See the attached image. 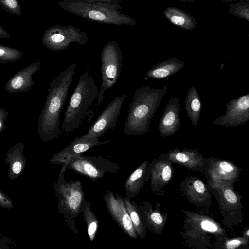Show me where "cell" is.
I'll list each match as a JSON object with an SVG mask.
<instances>
[{
  "label": "cell",
  "mask_w": 249,
  "mask_h": 249,
  "mask_svg": "<svg viewBox=\"0 0 249 249\" xmlns=\"http://www.w3.org/2000/svg\"><path fill=\"white\" fill-rule=\"evenodd\" d=\"M0 208L12 209L14 208L13 202L9 196L0 189Z\"/></svg>",
  "instance_id": "obj_33"
},
{
  "label": "cell",
  "mask_w": 249,
  "mask_h": 249,
  "mask_svg": "<svg viewBox=\"0 0 249 249\" xmlns=\"http://www.w3.org/2000/svg\"><path fill=\"white\" fill-rule=\"evenodd\" d=\"M126 95L116 97L94 121L88 132L78 137L86 141H96L107 131L115 128Z\"/></svg>",
  "instance_id": "obj_10"
},
{
  "label": "cell",
  "mask_w": 249,
  "mask_h": 249,
  "mask_svg": "<svg viewBox=\"0 0 249 249\" xmlns=\"http://www.w3.org/2000/svg\"><path fill=\"white\" fill-rule=\"evenodd\" d=\"M23 56V52L21 50L0 44V63L15 62Z\"/></svg>",
  "instance_id": "obj_29"
},
{
  "label": "cell",
  "mask_w": 249,
  "mask_h": 249,
  "mask_svg": "<svg viewBox=\"0 0 249 249\" xmlns=\"http://www.w3.org/2000/svg\"><path fill=\"white\" fill-rule=\"evenodd\" d=\"M180 110L179 97L174 96L165 106L159 123L158 129L160 136L172 135L179 129Z\"/></svg>",
  "instance_id": "obj_18"
},
{
  "label": "cell",
  "mask_w": 249,
  "mask_h": 249,
  "mask_svg": "<svg viewBox=\"0 0 249 249\" xmlns=\"http://www.w3.org/2000/svg\"><path fill=\"white\" fill-rule=\"evenodd\" d=\"M215 195L224 219L223 223L229 228L242 222L241 197L233 188V184L208 183Z\"/></svg>",
  "instance_id": "obj_7"
},
{
  "label": "cell",
  "mask_w": 249,
  "mask_h": 249,
  "mask_svg": "<svg viewBox=\"0 0 249 249\" xmlns=\"http://www.w3.org/2000/svg\"><path fill=\"white\" fill-rule=\"evenodd\" d=\"M167 90L165 84L159 88L142 86L135 92L125 122V135H141L148 131L150 121Z\"/></svg>",
  "instance_id": "obj_2"
},
{
  "label": "cell",
  "mask_w": 249,
  "mask_h": 249,
  "mask_svg": "<svg viewBox=\"0 0 249 249\" xmlns=\"http://www.w3.org/2000/svg\"><path fill=\"white\" fill-rule=\"evenodd\" d=\"M87 34L73 25H54L48 28L43 33L41 41L43 45L52 51L66 49L72 43L81 45L87 43Z\"/></svg>",
  "instance_id": "obj_9"
},
{
  "label": "cell",
  "mask_w": 249,
  "mask_h": 249,
  "mask_svg": "<svg viewBox=\"0 0 249 249\" xmlns=\"http://www.w3.org/2000/svg\"><path fill=\"white\" fill-rule=\"evenodd\" d=\"M106 207L113 220L119 226L124 233L133 239L138 238L129 214L124 205V199L118 194L107 189L103 196Z\"/></svg>",
  "instance_id": "obj_12"
},
{
  "label": "cell",
  "mask_w": 249,
  "mask_h": 249,
  "mask_svg": "<svg viewBox=\"0 0 249 249\" xmlns=\"http://www.w3.org/2000/svg\"><path fill=\"white\" fill-rule=\"evenodd\" d=\"M66 163V170L71 169L96 181L107 173H117L120 166L101 156H90L80 154L74 156Z\"/></svg>",
  "instance_id": "obj_8"
},
{
  "label": "cell",
  "mask_w": 249,
  "mask_h": 249,
  "mask_svg": "<svg viewBox=\"0 0 249 249\" xmlns=\"http://www.w3.org/2000/svg\"><path fill=\"white\" fill-rule=\"evenodd\" d=\"M183 211L185 215L184 233L187 237L196 239L211 234L219 238L226 237L225 230L213 219L196 213Z\"/></svg>",
  "instance_id": "obj_11"
},
{
  "label": "cell",
  "mask_w": 249,
  "mask_h": 249,
  "mask_svg": "<svg viewBox=\"0 0 249 249\" xmlns=\"http://www.w3.org/2000/svg\"><path fill=\"white\" fill-rule=\"evenodd\" d=\"M158 158L198 172H204L208 162V159H205L198 149H175L161 154Z\"/></svg>",
  "instance_id": "obj_15"
},
{
  "label": "cell",
  "mask_w": 249,
  "mask_h": 249,
  "mask_svg": "<svg viewBox=\"0 0 249 249\" xmlns=\"http://www.w3.org/2000/svg\"><path fill=\"white\" fill-rule=\"evenodd\" d=\"M151 163L145 160L128 177L124 183L126 197L132 199L137 196L150 178Z\"/></svg>",
  "instance_id": "obj_22"
},
{
  "label": "cell",
  "mask_w": 249,
  "mask_h": 249,
  "mask_svg": "<svg viewBox=\"0 0 249 249\" xmlns=\"http://www.w3.org/2000/svg\"><path fill=\"white\" fill-rule=\"evenodd\" d=\"M228 12L249 21V0H239L234 3L230 4Z\"/></svg>",
  "instance_id": "obj_30"
},
{
  "label": "cell",
  "mask_w": 249,
  "mask_h": 249,
  "mask_svg": "<svg viewBox=\"0 0 249 249\" xmlns=\"http://www.w3.org/2000/svg\"><path fill=\"white\" fill-rule=\"evenodd\" d=\"M12 242L9 238L3 237L1 234L0 233V249H11L9 246L12 244Z\"/></svg>",
  "instance_id": "obj_36"
},
{
  "label": "cell",
  "mask_w": 249,
  "mask_h": 249,
  "mask_svg": "<svg viewBox=\"0 0 249 249\" xmlns=\"http://www.w3.org/2000/svg\"><path fill=\"white\" fill-rule=\"evenodd\" d=\"M24 145L18 142L11 147L6 154L5 163L8 165V177L10 180L16 179L24 171L27 160L23 151Z\"/></svg>",
  "instance_id": "obj_23"
},
{
  "label": "cell",
  "mask_w": 249,
  "mask_h": 249,
  "mask_svg": "<svg viewBox=\"0 0 249 249\" xmlns=\"http://www.w3.org/2000/svg\"><path fill=\"white\" fill-rule=\"evenodd\" d=\"M0 7L8 13L20 16L21 8L18 0H0Z\"/></svg>",
  "instance_id": "obj_31"
},
{
  "label": "cell",
  "mask_w": 249,
  "mask_h": 249,
  "mask_svg": "<svg viewBox=\"0 0 249 249\" xmlns=\"http://www.w3.org/2000/svg\"><path fill=\"white\" fill-rule=\"evenodd\" d=\"M163 14L172 24L187 31H193L197 26L196 18L189 13L175 7H167Z\"/></svg>",
  "instance_id": "obj_25"
},
{
  "label": "cell",
  "mask_w": 249,
  "mask_h": 249,
  "mask_svg": "<svg viewBox=\"0 0 249 249\" xmlns=\"http://www.w3.org/2000/svg\"><path fill=\"white\" fill-rule=\"evenodd\" d=\"M10 35L8 31L3 27L0 26V38H8Z\"/></svg>",
  "instance_id": "obj_37"
},
{
  "label": "cell",
  "mask_w": 249,
  "mask_h": 249,
  "mask_svg": "<svg viewBox=\"0 0 249 249\" xmlns=\"http://www.w3.org/2000/svg\"><path fill=\"white\" fill-rule=\"evenodd\" d=\"M81 212L87 225V233L91 242L94 240L98 229V220L92 211L91 204L89 201L84 199L81 206Z\"/></svg>",
  "instance_id": "obj_28"
},
{
  "label": "cell",
  "mask_w": 249,
  "mask_h": 249,
  "mask_svg": "<svg viewBox=\"0 0 249 249\" xmlns=\"http://www.w3.org/2000/svg\"><path fill=\"white\" fill-rule=\"evenodd\" d=\"M8 115V113L6 110L0 107V133L5 129L4 122L7 119Z\"/></svg>",
  "instance_id": "obj_35"
},
{
  "label": "cell",
  "mask_w": 249,
  "mask_h": 249,
  "mask_svg": "<svg viewBox=\"0 0 249 249\" xmlns=\"http://www.w3.org/2000/svg\"><path fill=\"white\" fill-rule=\"evenodd\" d=\"M111 141V140L86 141L76 137L70 144L54 154L50 161L53 164L63 165L74 156L82 154L95 146L107 144Z\"/></svg>",
  "instance_id": "obj_19"
},
{
  "label": "cell",
  "mask_w": 249,
  "mask_h": 249,
  "mask_svg": "<svg viewBox=\"0 0 249 249\" xmlns=\"http://www.w3.org/2000/svg\"><path fill=\"white\" fill-rule=\"evenodd\" d=\"M59 5L76 16L101 23L117 25L136 26L137 20L126 14H122L115 6L82 0H62Z\"/></svg>",
  "instance_id": "obj_5"
},
{
  "label": "cell",
  "mask_w": 249,
  "mask_h": 249,
  "mask_svg": "<svg viewBox=\"0 0 249 249\" xmlns=\"http://www.w3.org/2000/svg\"><path fill=\"white\" fill-rule=\"evenodd\" d=\"M137 208L147 231L156 235L160 234L167 222V214L160 212L158 207L153 209L152 204L146 201L137 205Z\"/></svg>",
  "instance_id": "obj_21"
},
{
  "label": "cell",
  "mask_w": 249,
  "mask_h": 249,
  "mask_svg": "<svg viewBox=\"0 0 249 249\" xmlns=\"http://www.w3.org/2000/svg\"><path fill=\"white\" fill-rule=\"evenodd\" d=\"M123 199L136 234L141 239L145 238L147 231L138 212L136 202H132L131 199L127 197L123 198Z\"/></svg>",
  "instance_id": "obj_27"
},
{
  "label": "cell",
  "mask_w": 249,
  "mask_h": 249,
  "mask_svg": "<svg viewBox=\"0 0 249 249\" xmlns=\"http://www.w3.org/2000/svg\"><path fill=\"white\" fill-rule=\"evenodd\" d=\"M249 242V239L244 237L229 239L225 241L223 248L227 249H235L241 246L246 245Z\"/></svg>",
  "instance_id": "obj_32"
},
{
  "label": "cell",
  "mask_w": 249,
  "mask_h": 249,
  "mask_svg": "<svg viewBox=\"0 0 249 249\" xmlns=\"http://www.w3.org/2000/svg\"><path fill=\"white\" fill-rule=\"evenodd\" d=\"M178 0L180 1H181L182 2L190 3V2H195V1H199V0Z\"/></svg>",
  "instance_id": "obj_39"
},
{
  "label": "cell",
  "mask_w": 249,
  "mask_h": 249,
  "mask_svg": "<svg viewBox=\"0 0 249 249\" xmlns=\"http://www.w3.org/2000/svg\"><path fill=\"white\" fill-rule=\"evenodd\" d=\"M66 163L63 164L57 182L53 183L58 208L68 227L76 234L78 229L75 219L81 212V206L85 198L81 182L78 180L67 181L65 179Z\"/></svg>",
  "instance_id": "obj_4"
},
{
  "label": "cell",
  "mask_w": 249,
  "mask_h": 249,
  "mask_svg": "<svg viewBox=\"0 0 249 249\" xmlns=\"http://www.w3.org/2000/svg\"><path fill=\"white\" fill-rule=\"evenodd\" d=\"M89 2L110 5L116 7L119 10L122 8L121 0H82Z\"/></svg>",
  "instance_id": "obj_34"
},
{
  "label": "cell",
  "mask_w": 249,
  "mask_h": 249,
  "mask_svg": "<svg viewBox=\"0 0 249 249\" xmlns=\"http://www.w3.org/2000/svg\"><path fill=\"white\" fill-rule=\"evenodd\" d=\"M184 61L172 57L160 62L152 66L146 72L147 79H163L171 76L185 66Z\"/></svg>",
  "instance_id": "obj_24"
},
{
  "label": "cell",
  "mask_w": 249,
  "mask_h": 249,
  "mask_svg": "<svg viewBox=\"0 0 249 249\" xmlns=\"http://www.w3.org/2000/svg\"><path fill=\"white\" fill-rule=\"evenodd\" d=\"M40 67L41 62H35L21 69L7 81L5 86L6 90L12 94L29 91L35 85L32 77Z\"/></svg>",
  "instance_id": "obj_20"
},
{
  "label": "cell",
  "mask_w": 249,
  "mask_h": 249,
  "mask_svg": "<svg viewBox=\"0 0 249 249\" xmlns=\"http://www.w3.org/2000/svg\"><path fill=\"white\" fill-rule=\"evenodd\" d=\"M76 68V63L70 65L50 84L47 96L37 120L38 132L43 142H48L60 135V113L68 97Z\"/></svg>",
  "instance_id": "obj_1"
},
{
  "label": "cell",
  "mask_w": 249,
  "mask_h": 249,
  "mask_svg": "<svg viewBox=\"0 0 249 249\" xmlns=\"http://www.w3.org/2000/svg\"><path fill=\"white\" fill-rule=\"evenodd\" d=\"M172 162L160 158L153 159L151 163L149 179L150 187L155 195H164L166 186L173 175Z\"/></svg>",
  "instance_id": "obj_17"
},
{
  "label": "cell",
  "mask_w": 249,
  "mask_h": 249,
  "mask_svg": "<svg viewBox=\"0 0 249 249\" xmlns=\"http://www.w3.org/2000/svg\"><path fill=\"white\" fill-rule=\"evenodd\" d=\"M225 113L213 121L215 125L226 127L241 125L249 120V92L226 104Z\"/></svg>",
  "instance_id": "obj_13"
},
{
  "label": "cell",
  "mask_w": 249,
  "mask_h": 249,
  "mask_svg": "<svg viewBox=\"0 0 249 249\" xmlns=\"http://www.w3.org/2000/svg\"><path fill=\"white\" fill-rule=\"evenodd\" d=\"M102 82L94 107H98L105 99L104 93L117 82L122 68V54L116 41H109L101 53Z\"/></svg>",
  "instance_id": "obj_6"
},
{
  "label": "cell",
  "mask_w": 249,
  "mask_h": 249,
  "mask_svg": "<svg viewBox=\"0 0 249 249\" xmlns=\"http://www.w3.org/2000/svg\"><path fill=\"white\" fill-rule=\"evenodd\" d=\"M184 197L197 207H210L212 193L199 178L187 177L180 183Z\"/></svg>",
  "instance_id": "obj_16"
},
{
  "label": "cell",
  "mask_w": 249,
  "mask_h": 249,
  "mask_svg": "<svg viewBox=\"0 0 249 249\" xmlns=\"http://www.w3.org/2000/svg\"><path fill=\"white\" fill-rule=\"evenodd\" d=\"M243 237L249 239V229L247 228V230H245L243 233Z\"/></svg>",
  "instance_id": "obj_38"
},
{
  "label": "cell",
  "mask_w": 249,
  "mask_h": 249,
  "mask_svg": "<svg viewBox=\"0 0 249 249\" xmlns=\"http://www.w3.org/2000/svg\"><path fill=\"white\" fill-rule=\"evenodd\" d=\"M204 173L208 183L233 184L238 180L241 171L231 162L209 158Z\"/></svg>",
  "instance_id": "obj_14"
},
{
  "label": "cell",
  "mask_w": 249,
  "mask_h": 249,
  "mask_svg": "<svg viewBox=\"0 0 249 249\" xmlns=\"http://www.w3.org/2000/svg\"><path fill=\"white\" fill-rule=\"evenodd\" d=\"M98 92L99 88L89 72L82 73L70 99L61 126L63 130L69 134L81 126Z\"/></svg>",
  "instance_id": "obj_3"
},
{
  "label": "cell",
  "mask_w": 249,
  "mask_h": 249,
  "mask_svg": "<svg viewBox=\"0 0 249 249\" xmlns=\"http://www.w3.org/2000/svg\"><path fill=\"white\" fill-rule=\"evenodd\" d=\"M184 107L192 125L196 126L198 124L202 107L198 92L194 86H191L188 90L184 102Z\"/></svg>",
  "instance_id": "obj_26"
}]
</instances>
